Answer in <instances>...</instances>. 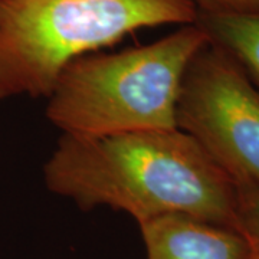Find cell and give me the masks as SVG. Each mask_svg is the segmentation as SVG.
Instances as JSON below:
<instances>
[{
    "label": "cell",
    "mask_w": 259,
    "mask_h": 259,
    "mask_svg": "<svg viewBox=\"0 0 259 259\" xmlns=\"http://www.w3.org/2000/svg\"><path fill=\"white\" fill-rule=\"evenodd\" d=\"M44 177L52 193L85 210L108 206L139 223L187 214L239 232L236 183L179 128L98 137L62 134Z\"/></svg>",
    "instance_id": "6da1fadb"
},
{
    "label": "cell",
    "mask_w": 259,
    "mask_h": 259,
    "mask_svg": "<svg viewBox=\"0 0 259 259\" xmlns=\"http://www.w3.org/2000/svg\"><path fill=\"white\" fill-rule=\"evenodd\" d=\"M209 40L193 23L144 47L81 56L48 95V120L79 137L177 128L186 71Z\"/></svg>",
    "instance_id": "7a4b0ae2"
},
{
    "label": "cell",
    "mask_w": 259,
    "mask_h": 259,
    "mask_svg": "<svg viewBox=\"0 0 259 259\" xmlns=\"http://www.w3.org/2000/svg\"><path fill=\"white\" fill-rule=\"evenodd\" d=\"M192 0H2L0 101L48 97L65 68L130 33L193 25Z\"/></svg>",
    "instance_id": "3957f363"
},
{
    "label": "cell",
    "mask_w": 259,
    "mask_h": 259,
    "mask_svg": "<svg viewBox=\"0 0 259 259\" xmlns=\"http://www.w3.org/2000/svg\"><path fill=\"white\" fill-rule=\"evenodd\" d=\"M176 121L236 185L259 187V90L212 40L186 71Z\"/></svg>",
    "instance_id": "277c9868"
},
{
    "label": "cell",
    "mask_w": 259,
    "mask_h": 259,
    "mask_svg": "<svg viewBox=\"0 0 259 259\" xmlns=\"http://www.w3.org/2000/svg\"><path fill=\"white\" fill-rule=\"evenodd\" d=\"M147 259H249L241 232L187 214H163L139 223Z\"/></svg>",
    "instance_id": "5b68a950"
},
{
    "label": "cell",
    "mask_w": 259,
    "mask_h": 259,
    "mask_svg": "<svg viewBox=\"0 0 259 259\" xmlns=\"http://www.w3.org/2000/svg\"><path fill=\"white\" fill-rule=\"evenodd\" d=\"M241 65L259 90V12H204L196 22Z\"/></svg>",
    "instance_id": "8992f818"
},
{
    "label": "cell",
    "mask_w": 259,
    "mask_h": 259,
    "mask_svg": "<svg viewBox=\"0 0 259 259\" xmlns=\"http://www.w3.org/2000/svg\"><path fill=\"white\" fill-rule=\"evenodd\" d=\"M239 232L243 233L253 249L259 253V187L253 185H236Z\"/></svg>",
    "instance_id": "52a82bcc"
},
{
    "label": "cell",
    "mask_w": 259,
    "mask_h": 259,
    "mask_svg": "<svg viewBox=\"0 0 259 259\" xmlns=\"http://www.w3.org/2000/svg\"><path fill=\"white\" fill-rule=\"evenodd\" d=\"M204 12H259V0H192Z\"/></svg>",
    "instance_id": "ba28073f"
},
{
    "label": "cell",
    "mask_w": 259,
    "mask_h": 259,
    "mask_svg": "<svg viewBox=\"0 0 259 259\" xmlns=\"http://www.w3.org/2000/svg\"><path fill=\"white\" fill-rule=\"evenodd\" d=\"M252 246V245H250ZM249 259H259V253L256 250L253 249V246H252V253H250V258Z\"/></svg>",
    "instance_id": "9c48e42d"
},
{
    "label": "cell",
    "mask_w": 259,
    "mask_h": 259,
    "mask_svg": "<svg viewBox=\"0 0 259 259\" xmlns=\"http://www.w3.org/2000/svg\"><path fill=\"white\" fill-rule=\"evenodd\" d=\"M0 2H2V0H0Z\"/></svg>",
    "instance_id": "30bf717a"
}]
</instances>
